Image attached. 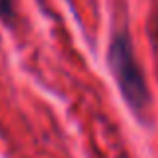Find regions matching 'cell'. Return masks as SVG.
Here are the masks:
<instances>
[{"mask_svg": "<svg viewBox=\"0 0 158 158\" xmlns=\"http://www.w3.org/2000/svg\"><path fill=\"white\" fill-rule=\"evenodd\" d=\"M0 22L12 28L16 22V4L14 0H0Z\"/></svg>", "mask_w": 158, "mask_h": 158, "instance_id": "obj_2", "label": "cell"}, {"mask_svg": "<svg viewBox=\"0 0 158 158\" xmlns=\"http://www.w3.org/2000/svg\"><path fill=\"white\" fill-rule=\"evenodd\" d=\"M106 60L126 106L136 116H142L144 112H148L150 90H148L144 70L136 58L132 38L126 30L114 32V36L110 38V44H108Z\"/></svg>", "mask_w": 158, "mask_h": 158, "instance_id": "obj_1", "label": "cell"}]
</instances>
